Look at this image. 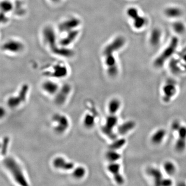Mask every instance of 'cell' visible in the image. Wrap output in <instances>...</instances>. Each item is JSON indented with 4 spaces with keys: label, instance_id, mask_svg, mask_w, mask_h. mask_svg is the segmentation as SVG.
<instances>
[{
    "label": "cell",
    "instance_id": "7a4b0ae2",
    "mask_svg": "<svg viewBox=\"0 0 186 186\" xmlns=\"http://www.w3.org/2000/svg\"><path fill=\"white\" fill-rule=\"evenodd\" d=\"M43 43L52 53L64 58H71L74 55V52L70 47H65L59 44L55 29L51 25H48L42 30Z\"/></svg>",
    "mask_w": 186,
    "mask_h": 186
},
{
    "label": "cell",
    "instance_id": "277c9868",
    "mask_svg": "<svg viewBox=\"0 0 186 186\" xmlns=\"http://www.w3.org/2000/svg\"><path fill=\"white\" fill-rule=\"evenodd\" d=\"M178 45V39L176 37L172 38L170 43L167 47L163 50L160 56H158L155 60L154 65L156 68H161L163 66L165 62L173 54L177 49Z\"/></svg>",
    "mask_w": 186,
    "mask_h": 186
},
{
    "label": "cell",
    "instance_id": "8fae6325",
    "mask_svg": "<svg viewBox=\"0 0 186 186\" xmlns=\"http://www.w3.org/2000/svg\"><path fill=\"white\" fill-rule=\"evenodd\" d=\"M71 92V87L68 83L64 84L54 95V101L56 105H62L66 102Z\"/></svg>",
    "mask_w": 186,
    "mask_h": 186
},
{
    "label": "cell",
    "instance_id": "52a82bcc",
    "mask_svg": "<svg viewBox=\"0 0 186 186\" xmlns=\"http://www.w3.org/2000/svg\"><path fill=\"white\" fill-rule=\"evenodd\" d=\"M25 49V43L19 39L14 38L7 40L2 45L3 51L12 54L21 53Z\"/></svg>",
    "mask_w": 186,
    "mask_h": 186
},
{
    "label": "cell",
    "instance_id": "3957f363",
    "mask_svg": "<svg viewBox=\"0 0 186 186\" xmlns=\"http://www.w3.org/2000/svg\"><path fill=\"white\" fill-rule=\"evenodd\" d=\"M3 163L4 167L8 171L16 183L21 186L29 185L24 172L16 159L12 157H6L4 159Z\"/></svg>",
    "mask_w": 186,
    "mask_h": 186
},
{
    "label": "cell",
    "instance_id": "d6a6232c",
    "mask_svg": "<svg viewBox=\"0 0 186 186\" xmlns=\"http://www.w3.org/2000/svg\"><path fill=\"white\" fill-rule=\"evenodd\" d=\"M9 138L8 136H5L2 140V143H1V154L3 156H5L7 154V152L8 151L9 145Z\"/></svg>",
    "mask_w": 186,
    "mask_h": 186
},
{
    "label": "cell",
    "instance_id": "e0dca14e",
    "mask_svg": "<svg viewBox=\"0 0 186 186\" xmlns=\"http://www.w3.org/2000/svg\"><path fill=\"white\" fill-rule=\"evenodd\" d=\"M146 173L153 180L156 186H160L163 175L161 170L157 167H150L146 169Z\"/></svg>",
    "mask_w": 186,
    "mask_h": 186
},
{
    "label": "cell",
    "instance_id": "e575fe53",
    "mask_svg": "<svg viewBox=\"0 0 186 186\" xmlns=\"http://www.w3.org/2000/svg\"><path fill=\"white\" fill-rule=\"evenodd\" d=\"M173 185V180L170 178L163 177L160 184L161 186H169Z\"/></svg>",
    "mask_w": 186,
    "mask_h": 186
},
{
    "label": "cell",
    "instance_id": "ac0fdd59",
    "mask_svg": "<svg viewBox=\"0 0 186 186\" xmlns=\"http://www.w3.org/2000/svg\"><path fill=\"white\" fill-rule=\"evenodd\" d=\"M60 87L57 83L52 80H47L42 83L41 88L45 93L52 96H54L60 89Z\"/></svg>",
    "mask_w": 186,
    "mask_h": 186
},
{
    "label": "cell",
    "instance_id": "836d02e7",
    "mask_svg": "<svg viewBox=\"0 0 186 186\" xmlns=\"http://www.w3.org/2000/svg\"><path fill=\"white\" fill-rule=\"evenodd\" d=\"M182 126V124L179 120H174L173 122L172 123L171 128L172 130L173 131L177 133L178 130L180 129V128Z\"/></svg>",
    "mask_w": 186,
    "mask_h": 186
},
{
    "label": "cell",
    "instance_id": "f1b7e54d",
    "mask_svg": "<svg viewBox=\"0 0 186 186\" xmlns=\"http://www.w3.org/2000/svg\"><path fill=\"white\" fill-rule=\"evenodd\" d=\"M87 174L86 169L83 166L74 167L72 170V176L74 179L81 180Z\"/></svg>",
    "mask_w": 186,
    "mask_h": 186
},
{
    "label": "cell",
    "instance_id": "44dd1931",
    "mask_svg": "<svg viewBox=\"0 0 186 186\" xmlns=\"http://www.w3.org/2000/svg\"><path fill=\"white\" fill-rule=\"evenodd\" d=\"M118 118L116 114H109L105 118V123L103 126L106 128L114 130L118 124Z\"/></svg>",
    "mask_w": 186,
    "mask_h": 186
},
{
    "label": "cell",
    "instance_id": "83f0119b",
    "mask_svg": "<svg viewBox=\"0 0 186 186\" xmlns=\"http://www.w3.org/2000/svg\"><path fill=\"white\" fill-rule=\"evenodd\" d=\"M126 144V140L123 136L120 138H117L115 140L112 141V142L109 145V149L118 151L124 147Z\"/></svg>",
    "mask_w": 186,
    "mask_h": 186
},
{
    "label": "cell",
    "instance_id": "7402d4cb",
    "mask_svg": "<svg viewBox=\"0 0 186 186\" xmlns=\"http://www.w3.org/2000/svg\"><path fill=\"white\" fill-rule=\"evenodd\" d=\"M122 158L120 154L118 151L108 149L105 154V158L106 160L110 162H118Z\"/></svg>",
    "mask_w": 186,
    "mask_h": 186
},
{
    "label": "cell",
    "instance_id": "7c38bea8",
    "mask_svg": "<svg viewBox=\"0 0 186 186\" xmlns=\"http://www.w3.org/2000/svg\"><path fill=\"white\" fill-rule=\"evenodd\" d=\"M127 14L133 20V25L136 29H142L146 25L147 21L144 17L141 16L138 9L134 7H130L127 10Z\"/></svg>",
    "mask_w": 186,
    "mask_h": 186
},
{
    "label": "cell",
    "instance_id": "5b68a950",
    "mask_svg": "<svg viewBox=\"0 0 186 186\" xmlns=\"http://www.w3.org/2000/svg\"><path fill=\"white\" fill-rule=\"evenodd\" d=\"M29 91V87L27 84L22 85L17 95L9 97L7 100V105L11 109L18 107L27 100Z\"/></svg>",
    "mask_w": 186,
    "mask_h": 186
},
{
    "label": "cell",
    "instance_id": "4fadbf2b",
    "mask_svg": "<svg viewBox=\"0 0 186 186\" xmlns=\"http://www.w3.org/2000/svg\"><path fill=\"white\" fill-rule=\"evenodd\" d=\"M68 70L67 66L62 64L58 63L52 67L51 70L50 72H45L48 76L56 79L65 78L68 75Z\"/></svg>",
    "mask_w": 186,
    "mask_h": 186
},
{
    "label": "cell",
    "instance_id": "f546056e",
    "mask_svg": "<svg viewBox=\"0 0 186 186\" xmlns=\"http://www.w3.org/2000/svg\"><path fill=\"white\" fill-rule=\"evenodd\" d=\"M17 16H22L25 13V7L24 2L22 0H16L14 2V11Z\"/></svg>",
    "mask_w": 186,
    "mask_h": 186
},
{
    "label": "cell",
    "instance_id": "603a6c76",
    "mask_svg": "<svg viewBox=\"0 0 186 186\" xmlns=\"http://www.w3.org/2000/svg\"><path fill=\"white\" fill-rule=\"evenodd\" d=\"M163 171L167 175L172 176L177 171V167L175 163L171 160L164 161L162 165Z\"/></svg>",
    "mask_w": 186,
    "mask_h": 186
},
{
    "label": "cell",
    "instance_id": "74e56055",
    "mask_svg": "<svg viewBox=\"0 0 186 186\" xmlns=\"http://www.w3.org/2000/svg\"><path fill=\"white\" fill-rule=\"evenodd\" d=\"M50 2L52 3H54V4H57V3H60L62 0H49Z\"/></svg>",
    "mask_w": 186,
    "mask_h": 186
},
{
    "label": "cell",
    "instance_id": "8d00e7d4",
    "mask_svg": "<svg viewBox=\"0 0 186 186\" xmlns=\"http://www.w3.org/2000/svg\"><path fill=\"white\" fill-rule=\"evenodd\" d=\"M5 110L3 107H1V112H0V116H1V117L2 118L3 116H4L5 115Z\"/></svg>",
    "mask_w": 186,
    "mask_h": 186
},
{
    "label": "cell",
    "instance_id": "2e32d148",
    "mask_svg": "<svg viewBox=\"0 0 186 186\" xmlns=\"http://www.w3.org/2000/svg\"><path fill=\"white\" fill-rule=\"evenodd\" d=\"M136 126V123L134 120H127L118 125L117 127V133L120 136H126L134 129Z\"/></svg>",
    "mask_w": 186,
    "mask_h": 186
},
{
    "label": "cell",
    "instance_id": "4316f807",
    "mask_svg": "<svg viewBox=\"0 0 186 186\" xmlns=\"http://www.w3.org/2000/svg\"><path fill=\"white\" fill-rule=\"evenodd\" d=\"M164 14L170 18H177L182 16V12L180 8L176 7H170L165 9Z\"/></svg>",
    "mask_w": 186,
    "mask_h": 186
},
{
    "label": "cell",
    "instance_id": "f35d334b",
    "mask_svg": "<svg viewBox=\"0 0 186 186\" xmlns=\"http://www.w3.org/2000/svg\"><path fill=\"white\" fill-rule=\"evenodd\" d=\"M182 60L184 61V62H185L186 63V53L184 54L183 57H182Z\"/></svg>",
    "mask_w": 186,
    "mask_h": 186
},
{
    "label": "cell",
    "instance_id": "8992f818",
    "mask_svg": "<svg viewBox=\"0 0 186 186\" xmlns=\"http://www.w3.org/2000/svg\"><path fill=\"white\" fill-rule=\"evenodd\" d=\"M81 23L80 19L78 17H68L58 24V30L61 33L64 34L69 31L79 29Z\"/></svg>",
    "mask_w": 186,
    "mask_h": 186
},
{
    "label": "cell",
    "instance_id": "6da1fadb",
    "mask_svg": "<svg viewBox=\"0 0 186 186\" xmlns=\"http://www.w3.org/2000/svg\"><path fill=\"white\" fill-rule=\"evenodd\" d=\"M125 39L122 36H118L108 43L102 51L104 63L109 76L115 77L118 74V67L114 53L120 50L125 44Z\"/></svg>",
    "mask_w": 186,
    "mask_h": 186
},
{
    "label": "cell",
    "instance_id": "d4e9b609",
    "mask_svg": "<svg viewBox=\"0 0 186 186\" xmlns=\"http://www.w3.org/2000/svg\"><path fill=\"white\" fill-rule=\"evenodd\" d=\"M95 124L96 118L95 116L89 113L85 114L83 119V124L85 128L90 129L95 126Z\"/></svg>",
    "mask_w": 186,
    "mask_h": 186
},
{
    "label": "cell",
    "instance_id": "ffe728a7",
    "mask_svg": "<svg viewBox=\"0 0 186 186\" xmlns=\"http://www.w3.org/2000/svg\"><path fill=\"white\" fill-rule=\"evenodd\" d=\"M122 107V102L117 98L111 99L107 104V111L110 114H116Z\"/></svg>",
    "mask_w": 186,
    "mask_h": 186
},
{
    "label": "cell",
    "instance_id": "30bf717a",
    "mask_svg": "<svg viewBox=\"0 0 186 186\" xmlns=\"http://www.w3.org/2000/svg\"><path fill=\"white\" fill-rule=\"evenodd\" d=\"M107 169L112 176L114 181L116 184L118 185H122L125 183V178L121 173V165L118 162L108 163Z\"/></svg>",
    "mask_w": 186,
    "mask_h": 186
},
{
    "label": "cell",
    "instance_id": "9c48e42d",
    "mask_svg": "<svg viewBox=\"0 0 186 186\" xmlns=\"http://www.w3.org/2000/svg\"><path fill=\"white\" fill-rule=\"evenodd\" d=\"M177 93V84L172 79L167 80L162 88V99L164 102L169 103Z\"/></svg>",
    "mask_w": 186,
    "mask_h": 186
},
{
    "label": "cell",
    "instance_id": "4dcf8cb0",
    "mask_svg": "<svg viewBox=\"0 0 186 186\" xmlns=\"http://www.w3.org/2000/svg\"><path fill=\"white\" fill-rule=\"evenodd\" d=\"M174 149L177 153H182L186 149V138L178 137L174 145Z\"/></svg>",
    "mask_w": 186,
    "mask_h": 186
},
{
    "label": "cell",
    "instance_id": "484cf974",
    "mask_svg": "<svg viewBox=\"0 0 186 186\" xmlns=\"http://www.w3.org/2000/svg\"><path fill=\"white\" fill-rule=\"evenodd\" d=\"M161 38V32L159 29H154L151 32L149 41L153 46H157L159 45Z\"/></svg>",
    "mask_w": 186,
    "mask_h": 186
},
{
    "label": "cell",
    "instance_id": "1f68e13d",
    "mask_svg": "<svg viewBox=\"0 0 186 186\" xmlns=\"http://www.w3.org/2000/svg\"><path fill=\"white\" fill-rule=\"evenodd\" d=\"M173 28L176 33L178 34H182L186 30V27L183 23L177 21L173 24Z\"/></svg>",
    "mask_w": 186,
    "mask_h": 186
},
{
    "label": "cell",
    "instance_id": "d590c367",
    "mask_svg": "<svg viewBox=\"0 0 186 186\" xmlns=\"http://www.w3.org/2000/svg\"><path fill=\"white\" fill-rule=\"evenodd\" d=\"M8 14L1 12V22L2 24H6L9 21Z\"/></svg>",
    "mask_w": 186,
    "mask_h": 186
},
{
    "label": "cell",
    "instance_id": "ba28073f",
    "mask_svg": "<svg viewBox=\"0 0 186 186\" xmlns=\"http://www.w3.org/2000/svg\"><path fill=\"white\" fill-rule=\"evenodd\" d=\"M52 120L54 124V131L58 134L65 133L70 126L68 118L62 114H54L52 118Z\"/></svg>",
    "mask_w": 186,
    "mask_h": 186
},
{
    "label": "cell",
    "instance_id": "9a60e30c",
    "mask_svg": "<svg viewBox=\"0 0 186 186\" xmlns=\"http://www.w3.org/2000/svg\"><path fill=\"white\" fill-rule=\"evenodd\" d=\"M52 165L56 169L63 171H70L74 169V163L63 157H56L52 161Z\"/></svg>",
    "mask_w": 186,
    "mask_h": 186
},
{
    "label": "cell",
    "instance_id": "5bb4252c",
    "mask_svg": "<svg viewBox=\"0 0 186 186\" xmlns=\"http://www.w3.org/2000/svg\"><path fill=\"white\" fill-rule=\"evenodd\" d=\"M80 30L76 29L64 33V36L59 40V44L65 47H69L76 40L80 35Z\"/></svg>",
    "mask_w": 186,
    "mask_h": 186
},
{
    "label": "cell",
    "instance_id": "d6986e66",
    "mask_svg": "<svg viewBox=\"0 0 186 186\" xmlns=\"http://www.w3.org/2000/svg\"><path fill=\"white\" fill-rule=\"evenodd\" d=\"M167 132L164 128L158 129L153 132L151 136V142L153 145H159L164 140Z\"/></svg>",
    "mask_w": 186,
    "mask_h": 186
},
{
    "label": "cell",
    "instance_id": "cb8c5ba5",
    "mask_svg": "<svg viewBox=\"0 0 186 186\" xmlns=\"http://www.w3.org/2000/svg\"><path fill=\"white\" fill-rule=\"evenodd\" d=\"M1 12L9 14L13 12L14 9V2L12 0H2L0 4Z\"/></svg>",
    "mask_w": 186,
    "mask_h": 186
}]
</instances>
